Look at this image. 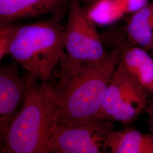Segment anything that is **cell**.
<instances>
[{"label": "cell", "instance_id": "obj_1", "mask_svg": "<svg viewBox=\"0 0 153 153\" xmlns=\"http://www.w3.org/2000/svg\"><path fill=\"white\" fill-rule=\"evenodd\" d=\"M109 52L108 61L99 66L70 65L63 55L58 81L53 86L60 105L57 126H80L95 119L120 60L118 49L113 48Z\"/></svg>", "mask_w": 153, "mask_h": 153}, {"label": "cell", "instance_id": "obj_2", "mask_svg": "<svg viewBox=\"0 0 153 153\" xmlns=\"http://www.w3.org/2000/svg\"><path fill=\"white\" fill-rule=\"evenodd\" d=\"M28 78L21 107L1 138V153H48L47 143L57 126L59 102L48 81Z\"/></svg>", "mask_w": 153, "mask_h": 153}, {"label": "cell", "instance_id": "obj_3", "mask_svg": "<svg viewBox=\"0 0 153 153\" xmlns=\"http://www.w3.org/2000/svg\"><path fill=\"white\" fill-rule=\"evenodd\" d=\"M63 17L21 25L10 47V55L27 71L28 76L48 81L65 50Z\"/></svg>", "mask_w": 153, "mask_h": 153}, {"label": "cell", "instance_id": "obj_4", "mask_svg": "<svg viewBox=\"0 0 153 153\" xmlns=\"http://www.w3.org/2000/svg\"><path fill=\"white\" fill-rule=\"evenodd\" d=\"M82 4V0L70 1L65 27L66 53L64 57L68 64L73 65H103L109 60L110 52H105L102 35Z\"/></svg>", "mask_w": 153, "mask_h": 153}, {"label": "cell", "instance_id": "obj_5", "mask_svg": "<svg viewBox=\"0 0 153 153\" xmlns=\"http://www.w3.org/2000/svg\"><path fill=\"white\" fill-rule=\"evenodd\" d=\"M111 121L95 119L80 126H56L47 143L48 153H104L114 131Z\"/></svg>", "mask_w": 153, "mask_h": 153}, {"label": "cell", "instance_id": "obj_6", "mask_svg": "<svg viewBox=\"0 0 153 153\" xmlns=\"http://www.w3.org/2000/svg\"><path fill=\"white\" fill-rule=\"evenodd\" d=\"M102 36L104 44L119 50L121 62L142 88L153 94V58L149 51L129 41L123 26L111 28Z\"/></svg>", "mask_w": 153, "mask_h": 153}, {"label": "cell", "instance_id": "obj_7", "mask_svg": "<svg viewBox=\"0 0 153 153\" xmlns=\"http://www.w3.org/2000/svg\"><path fill=\"white\" fill-rule=\"evenodd\" d=\"M142 87L134 76L119 60L104 94L95 119L115 121L126 104Z\"/></svg>", "mask_w": 153, "mask_h": 153}, {"label": "cell", "instance_id": "obj_8", "mask_svg": "<svg viewBox=\"0 0 153 153\" xmlns=\"http://www.w3.org/2000/svg\"><path fill=\"white\" fill-rule=\"evenodd\" d=\"M29 78L18 74L16 63L0 68V134L3 136L25 97Z\"/></svg>", "mask_w": 153, "mask_h": 153}, {"label": "cell", "instance_id": "obj_9", "mask_svg": "<svg viewBox=\"0 0 153 153\" xmlns=\"http://www.w3.org/2000/svg\"><path fill=\"white\" fill-rule=\"evenodd\" d=\"M71 0H0V22H13L47 14L64 18Z\"/></svg>", "mask_w": 153, "mask_h": 153}, {"label": "cell", "instance_id": "obj_10", "mask_svg": "<svg viewBox=\"0 0 153 153\" xmlns=\"http://www.w3.org/2000/svg\"><path fill=\"white\" fill-rule=\"evenodd\" d=\"M123 28L131 43L149 52L153 49V1L131 14Z\"/></svg>", "mask_w": 153, "mask_h": 153}, {"label": "cell", "instance_id": "obj_11", "mask_svg": "<svg viewBox=\"0 0 153 153\" xmlns=\"http://www.w3.org/2000/svg\"><path fill=\"white\" fill-rule=\"evenodd\" d=\"M112 153H153V133L128 128L112 131L106 142Z\"/></svg>", "mask_w": 153, "mask_h": 153}, {"label": "cell", "instance_id": "obj_12", "mask_svg": "<svg viewBox=\"0 0 153 153\" xmlns=\"http://www.w3.org/2000/svg\"><path fill=\"white\" fill-rule=\"evenodd\" d=\"M21 25L0 22V60L10 55V47Z\"/></svg>", "mask_w": 153, "mask_h": 153}, {"label": "cell", "instance_id": "obj_13", "mask_svg": "<svg viewBox=\"0 0 153 153\" xmlns=\"http://www.w3.org/2000/svg\"><path fill=\"white\" fill-rule=\"evenodd\" d=\"M125 14H131L146 5L149 0H116Z\"/></svg>", "mask_w": 153, "mask_h": 153}, {"label": "cell", "instance_id": "obj_14", "mask_svg": "<svg viewBox=\"0 0 153 153\" xmlns=\"http://www.w3.org/2000/svg\"><path fill=\"white\" fill-rule=\"evenodd\" d=\"M149 119V124L151 129L153 131V103L150 104L146 109Z\"/></svg>", "mask_w": 153, "mask_h": 153}, {"label": "cell", "instance_id": "obj_15", "mask_svg": "<svg viewBox=\"0 0 153 153\" xmlns=\"http://www.w3.org/2000/svg\"><path fill=\"white\" fill-rule=\"evenodd\" d=\"M95 2V0H82V4H85V5H90V6L93 5L94 2Z\"/></svg>", "mask_w": 153, "mask_h": 153}, {"label": "cell", "instance_id": "obj_16", "mask_svg": "<svg viewBox=\"0 0 153 153\" xmlns=\"http://www.w3.org/2000/svg\"><path fill=\"white\" fill-rule=\"evenodd\" d=\"M98 1V0H95V2H94V4H93V5H94V4H95V2H97V1Z\"/></svg>", "mask_w": 153, "mask_h": 153}]
</instances>
